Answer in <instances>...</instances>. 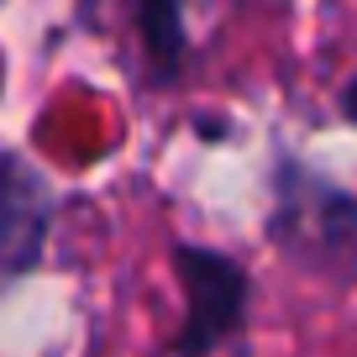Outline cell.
Segmentation results:
<instances>
[{"instance_id": "cell-1", "label": "cell", "mask_w": 357, "mask_h": 357, "mask_svg": "<svg viewBox=\"0 0 357 357\" xmlns=\"http://www.w3.org/2000/svg\"><path fill=\"white\" fill-rule=\"evenodd\" d=\"M174 268H178V279H184V294H190V315H184V331H178L174 352L200 357L231 326H242L247 273H242V263L211 252V247H174Z\"/></svg>"}, {"instance_id": "cell-2", "label": "cell", "mask_w": 357, "mask_h": 357, "mask_svg": "<svg viewBox=\"0 0 357 357\" xmlns=\"http://www.w3.org/2000/svg\"><path fill=\"white\" fill-rule=\"evenodd\" d=\"M53 195L47 184L16 158H0V273H22L37 263Z\"/></svg>"}, {"instance_id": "cell-3", "label": "cell", "mask_w": 357, "mask_h": 357, "mask_svg": "<svg viewBox=\"0 0 357 357\" xmlns=\"http://www.w3.org/2000/svg\"><path fill=\"white\" fill-rule=\"evenodd\" d=\"M137 26H142V43L158 58V68L174 74L178 58H184V16H178V6H142Z\"/></svg>"}, {"instance_id": "cell-4", "label": "cell", "mask_w": 357, "mask_h": 357, "mask_svg": "<svg viewBox=\"0 0 357 357\" xmlns=\"http://www.w3.org/2000/svg\"><path fill=\"white\" fill-rule=\"evenodd\" d=\"M342 111H347V116H352V121H357V79H352V84H347V95H342Z\"/></svg>"}]
</instances>
